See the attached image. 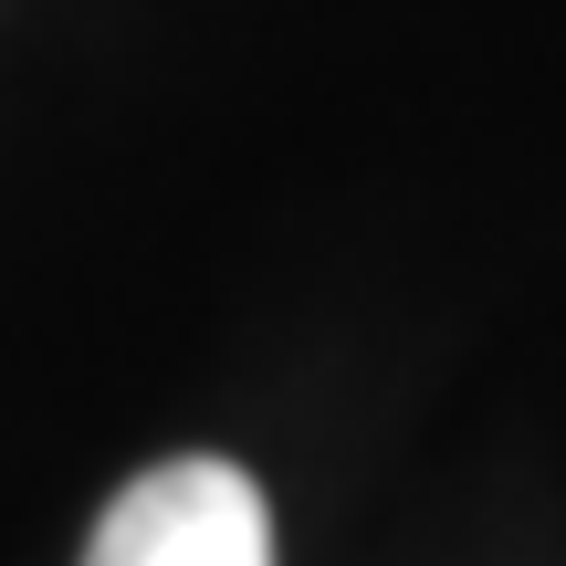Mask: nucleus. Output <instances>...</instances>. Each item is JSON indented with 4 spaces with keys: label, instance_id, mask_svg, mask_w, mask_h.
<instances>
[{
    "label": "nucleus",
    "instance_id": "1",
    "mask_svg": "<svg viewBox=\"0 0 566 566\" xmlns=\"http://www.w3.org/2000/svg\"><path fill=\"white\" fill-rule=\"evenodd\" d=\"M84 566H273L263 483H252L242 462L179 451V462L137 472V483L95 514Z\"/></svg>",
    "mask_w": 566,
    "mask_h": 566
}]
</instances>
